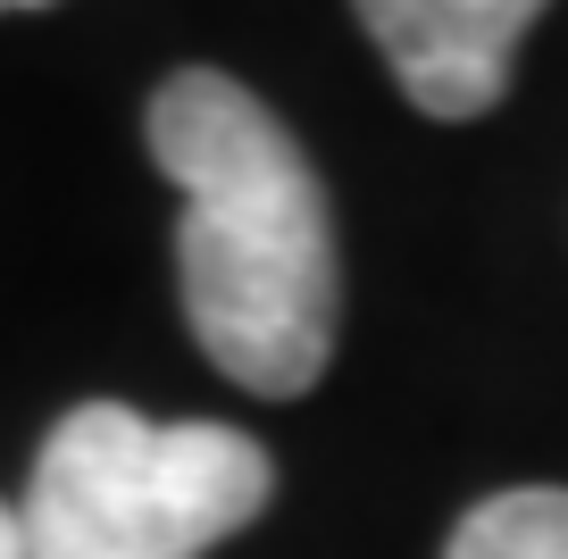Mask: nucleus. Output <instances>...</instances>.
Here are the masks:
<instances>
[{
    "label": "nucleus",
    "instance_id": "obj_1",
    "mask_svg": "<svg viewBox=\"0 0 568 559\" xmlns=\"http://www.w3.org/2000/svg\"><path fill=\"white\" fill-rule=\"evenodd\" d=\"M142 134L160 175L184 193L176 276L210 367L260 402L310 393L335 359L343 267L302 142L260 92L217 68L168 75L142 109Z\"/></svg>",
    "mask_w": 568,
    "mask_h": 559
},
{
    "label": "nucleus",
    "instance_id": "obj_2",
    "mask_svg": "<svg viewBox=\"0 0 568 559\" xmlns=\"http://www.w3.org/2000/svg\"><path fill=\"white\" fill-rule=\"evenodd\" d=\"M276 492L251 435L210 418H142L84 402L51 426L18 501L26 559H201Z\"/></svg>",
    "mask_w": 568,
    "mask_h": 559
},
{
    "label": "nucleus",
    "instance_id": "obj_3",
    "mask_svg": "<svg viewBox=\"0 0 568 559\" xmlns=\"http://www.w3.org/2000/svg\"><path fill=\"white\" fill-rule=\"evenodd\" d=\"M393 84L426 118H477L510 92V59L551 0H352Z\"/></svg>",
    "mask_w": 568,
    "mask_h": 559
},
{
    "label": "nucleus",
    "instance_id": "obj_4",
    "mask_svg": "<svg viewBox=\"0 0 568 559\" xmlns=\"http://www.w3.org/2000/svg\"><path fill=\"white\" fill-rule=\"evenodd\" d=\"M444 559H568V492L518 485V492L477 501L452 526Z\"/></svg>",
    "mask_w": 568,
    "mask_h": 559
},
{
    "label": "nucleus",
    "instance_id": "obj_5",
    "mask_svg": "<svg viewBox=\"0 0 568 559\" xmlns=\"http://www.w3.org/2000/svg\"><path fill=\"white\" fill-rule=\"evenodd\" d=\"M0 559H26V542H18V509L0 501Z\"/></svg>",
    "mask_w": 568,
    "mask_h": 559
},
{
    "label": "nucleus",
    "instance_id": "obj_6",
    "mask_svg": "<svg viewBox=\"0 0 568 559\" xmlns=\"http://www.w3.org/2000/svg\"><path fill=\"white\" fill-rule=\"evenodd\" d=\"M9 9H51V0H0V18H9Z\"/></svg>",
    "mask_w": 568,
    "mask_h": 559
}]
</instances>
